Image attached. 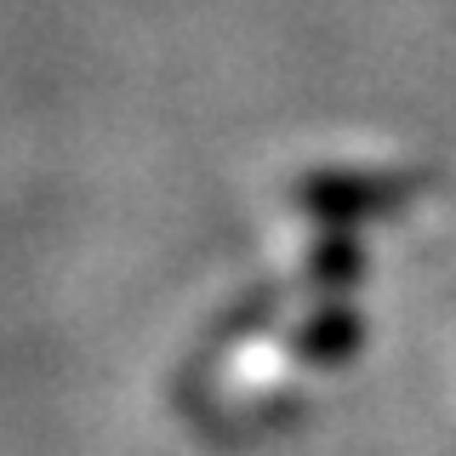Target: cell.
<instances>
[{
	"mask_svg": "<svg viewBox=\"0 0 456 456\" xmlns=\"http://www.w3.org/2000/svg\"><path fill=\"white\" fill-rule=\"evenodd\" d=\"M303 280L320 285L325 297H342L348 285L365 280V246L354 240V228H331L308 246V263H303Z\"/></svg>",
	"mask_w": 456,
	"mask_h": 456,
	"instance_id": "3957f363",
	"label": "cell"
},
{
	"mask_svg": "<svg viewBox=\"0 0 456 456\" xmlns=\"http://www.w3.org/2000/svg\"><path fill=\"white\" fill-rule=\"evenodd\" d=\"M365 314L354 303H342V297H325L320 308L308 314V320L291 325V337H285V354H291L297 365H342L354 360V354L365 348Z\"/></svg>",
	"mask_w": 456,
	"mask_h": 456,
	"instance_id": "7a4b0ae2",
	"label": "cell"
},
{
	"mask_svg": "<svg viewBox=\"0 0 456 456\" xmlns=\"http://www.w3.org/2000/svg\"><path fill=\"white\" fill-rule=\"evenodd\" d=\"M428 177H411V171H354V166H331V171H303L297 177V211L314 217L320 228H365L382 223L394 211H405L411 200L422 194Z\"/></svg>",
	"mask_w": 456,
	"mask_h": 456,
	"instance_id": "6da1fadb",
	"label": "cell"
}]
</instances>
